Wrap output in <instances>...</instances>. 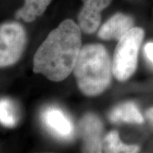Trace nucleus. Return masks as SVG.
Segmentation results:
<instances>
[{
  "instance_id": "nucleus-1",
  "label": "nucleus",
  "mask_w": 153,
  "mask_h": 153,
  "mask_svg": "<svg viewBox=\"0 0 153 153\" xmlns=\"http://www.w3.org/2000/svg\"><path fill=\"white\" fill-rule=\"evenodd\" d=\"M82 30L71 19L51 30L33 57V70L53 82L66 79L73 72L82 48Z\"/></svg>"
},
{
  "instance_id": "nucleus-2",
  "label": "nucleus",
  "mask_w": 153,
  "mask_h": 153,
  "mask_svg": "<svg viewBox=\"0 0 153 153\" xmlns=\"http://www.w3.org/2000/svg\"><path fill=\"white\" fill-rule=\"evenodd\" d=\"M73 73L79 90L88 97L101 94L111 81L112 63L104 45L89 44L82 47Z\"/></svg>"
},
{
  "instance_id": "nucleus-3",
  "label": "nucleus",
  "mask_w": 153,
  "mask_h": 153,
  "mask_svg": "<svg viewBox=\"0 0 153 153\" xmlns=\"http://www.w3.org/2000/svg\"><path fill=\"white\" fill-rule=\"evenodd\" d=\"M144 36L143 28L133 27L118 41L112 61L113 74L118 81H126L136 70L138 53Z\"/></svg>"
},
{
  "instance_id": "nucleus-4",
  "label": "nucleus",
  "mask_w": 153,
  "mask_h": 153,
  "mask_svg": "<svg viewBox=\"0 0 153 153\" xmlns=\"http://www.w3.org/2000/svg\"><path fill=\"white\" fill-rule=\"evenodd\" d=\"M26 42V32L17 22L5 23L0 27V65H12L19 60Z\"/></svg>"
},
{
  "instance_id": "nucleus-5",
  "label": "nucleus",
  "mask_w": 153,
  "mask_h": 153,
  "mask_svg": "<svg viewBox=\"0 0 153 153\" xmlns=\"http://www.w3.org/2000/svg\"><path fill=\"white\" fill-rule=\"evenodd\" d=\"M83 2L77 16L78 25L82 32L91 34L100 26L101 13L111 3L112 0H82Z\"/></svg>"
},
{
  "instance_id": "nucleus-6",
  "label": "nucleus",
  "mask_w": 153,
  "mask_h": 153,
  "mask_svg": "<svg viewBox=\"0 0 153 153\" xmlns=\"http://www.w3.org/2000/svg\"><path fill=\"white\" fill-rule=\"evenodd\" d=\"M79 132L84 140V150L89 152H100L102 149L100 135L103 125L95 115L88 114L79 123Z\"/></svg>"
},
{
  "instance_id": "nucleus-7",
  "label": "nucleus",
  "mask_w": 153,
  "mask_h": 153,
  "mask_svg": "<svg viewBox=\"0 0 153 153\" xmlns=\"http://www.w3.org/2000/svg\"><path fill=\"white\" fill-rule=\"evenodd\" d=\"M134 19L130 15L116 13L101 26L98 36L105 41H119L132 28L134 27Z\"/></svg>"
},
{
  "instance_id": "nucleus-8",
  "label": "nucleus",
  "mask_w": 153,
  "mask_h": 153,
  "mask_svg": "<svg viewBox=\"0 0 153 153\" xmlns=\"http://www.w3.org/2000/svg\"><path fill=\"white\" fill-rule=\"evenodd\" d=\"M43 120L49 131L60 138H70L73 134V126L70 118L58 108L51 107L43 112Z\"/></svg>"
},
{
  "instance_id": "nucleus-9",
  "label": "nucleus",
  "mask_w": 153,
  "mask_h": 153,
  "mask_svg": "<svg viewBox=\"0 0 153 153\" xmlns=\"http://www.w3.org/2000/svg\"><path fill=\"white\" fill-rule=\"evenodd\" d=\"M109 119L113 123L124 122L140 124L144 122L143 115L138 107L133 102H126L116 106L109 114Z\"/></svg>"
},
{
  "instance_id": "nucleus-10",
  "label": "nucleus",
  "mask_w": 153,
  "mask_h": 153,
  "mask_svg": "<svg viewBox=\"0 0 153 153\" xmlns=\"http://www.w3.org/2000/svg\"><path fill=\"white\" fill-rule=\"evenodd\" d=\"M24 4L16 12L17 19H23L25 22L30 23L41 16L46 10L52 0H24Z\"/></svg>"
},
{
  "instance_id": "nucleus-11",
  "label": "nucleus",
  "mask_w": 153,
  "mask_h": 153,
  "mask_svg": "<svg viewBox=\"0 0 153 153\" xmlns=\"http://www.w3.org/2000/svg\"><path fill=\"white\" fill-rule=\"evenodd\" d=\"M104 150L106 152L135 153L140 151V147L136 145H127L120 140L118 132L111 131L104 140Z\"/></svg>"
},
{
  "instance_id": "nucleus-12",
  "label": "nucleus",
  "mask_w": 153,
  "mask_h": 153,
  "mask_svg": "<svg viewBox=\"0 0 153 153\" xmlns=\"http://www.w3.org/2000/svg\"><path fill=\"white\" fill-rule=\"evenodd\" d=\"M0 120L1 123L6 127L12 128L16 123L14 106L7 99H2L0 101Z\"/></svg>"
},
{
  "instance_id": "nucleus-13",
  "label": "nucleus",
  "mask_w": 153,
  "mask_h": 153,
  "mask_svg": "<svg viewBox=\"0 0 153 153\" xmlns=\"http://www.w3.org/2000/svg\"><path fill=\"white\" fill-rule=\"evenodd\" d=\"M145 53L146 55L147 58L153 64V43L152 42H149L145 45Z\"/></svg>"
},
{
  "instance_id": "nucleus-14",
  "label": "nucleus",
  "mask_w": 153,
  "mask_h": 153,
  "mask_svg": "<svg viewBox=\"0 0 153 153\" xmlns=\"http://www.w3.org/2000/svg\"><path fill=\"white\" fill-rule=\"evenodd\" d=\"M145 115H146L147 118H148L149 121L150 122V123L152 124L153 126V107L150 108L149 109L147 110Z\"/></svg>"
}]
</instances>
